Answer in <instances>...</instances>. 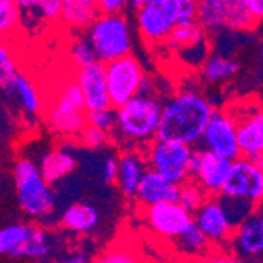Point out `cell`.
<instances>
[{"instance_id":"cell-1","label":"cell","mask_w":263,"mask_h":263,"mask_svg":"<svg viewBox=\"0 0 263 263\" xmlns=\"http://www.w3.org/2000/svg\"><path fill=\"white\" fill-rule=\"evenodd\" d=\"M213 112L214 106L203 93L180 90L164 103L158 137L196 145L200 142Z\"/></svg>"},{"instance_id":"cell-2","label":"cell","mask_w":263,"mask_h":263,"mask_svg":"<svg viewBox=\"0 0 263 263\" xmlns=\"http://www.w3.org/2000/svg\"><path fill=\"white\" fill-rule=\"evenodd\" d=\"M164 104L156 95H143L117 107V123L112 134L129 143H140L142 150L158 137Z\"/></svg>"},{"instance_id":"cell-3","label":"cell","mask_w":263,"mask_h":263,"mask_svg":"<svg viewBox=\"0 0 263 263\" xmlns=\"http://www.w3.org/2000/svg\"><path fill=\"white\" fill-rule=\"evenodd\" d=\"M87 104L76 81L65 79L44 109L46 123L52 133L63 139H78L87 126Z\"/></svg>"},{"instance_id":"cell-4","label":"cell","mask_w":263,"mask_h":263,"mask_svg":"<svg viewBox=\"0 0 263 263\" xmlns=\"http://www.w3.org/2000/svg\"><path fill=\"white\" fill-rule=\"evenodd\" d=\"M13 178L21 210L35 219L49 216L55 206V197L51 183L43 177L40 164L27 156L17 158L13 167Z\"/></svg>"},{"instance_id":"cell-5","label":"cell","mask_w":263,"mask_h":263,"mask_svg":"<svg viewBox=\"0 0 263 263\" xmlns=\"http://www.w3.org/2000/svg\"><path fill=\"white\" fill-rule=\"evenodd\" d=\"M85 35L93 46L97 59L103 63L131 54V26L123 13H100Z\"/></svg>"},{"instance_id":"cell-6","label":"cell","mask_w":263,"mask_h":263,"mask_svg":"<svg viewBox=\"0 0 263 263\" xmlns=\"http://www.w3.org/2000/svg\"><path fill=\"white\" fill-rule=\"evenodd\" d=\"M143 152H145L150 169H155L178 184H184L193 180L191 162L196 152L193 145L156 137L143 148Z\"/></svg>"},{"instance_id":"cell-7","label":"cell","mask_w":263,"mask_h":263,"mask_svg":"<svg viewBox=\"0 0 263 263\" xmlns=\"http://www.w3.org/2000/svg\"><path fill=\"white\" fill-rule=\"evenodd\" d=\"M197 21L208 35L245 32L257 26L243 0H197Z\"/></svg>"},{"instance_id":"cell-8","label":"cell","mask_w":263,"mask_h":263,"mask_svg":"<svg viewBox=\"0 0 263 263\" xmlns=\"http://www.w3.org/2000/svg\"><path fill=\"white\" fill-rule=\"evenodd\" d=\"M136 24L145 43L165 44L180 24V19L172 0H156V2L137 7Z\"/></svg>"},{"instance_id":"cell-9","label":"cell","mask_w":263,"mask_h":263,"mask_svg":"<svg viewBox=\"0 0 263 263\" xmlns=\"http://www.w3.org/2000/svg\"><path fill=\"white\" fill-rule=\"evenodd\" d=\"M106 78L112 107H120L140 93L143 69L136 57L125 55L106 63Z\"/></svg>"},{"instance_id":"cell-10","label":"cell","mask_w":263,"mask_h":263,"mask_svg":"<svg viewBox=\"0 0 263 263\" xmlns=\"http://www.w3.org/2000/svg\"><path fill=\"white\" fill-rule=\"evenodd\" d=\"M238 126L241 156L255 158L263 155V104L246 100L229 107Z\"/></svg>"},{"instance_id":"cell-11","label":"cell","mask_w":263,"mask_h":263,"mask_svg":"<svg viewBox=\"0 0 263 263\" xmlns=\"http://www.w3.org/2000/svg\"><path fill=\"white\" fill-rule=\"evenodd\" d=\"M200 143L203 150L213 152L230 161L241 156L238 126L229 109H214Z\"/></svg>"},{"instance_id":"cell-12","label":"cell","mask_w":263,"mask_h":263,"mask_svg":"<svg viewBox=\"0 0 263 263\" xmlns=\"http://www.w3.org/2000/svg\"><path fill=\"white\" fill-rule=\"evenodd\" d=\"M221 194L258 205L263 200V169L246 156L233 159Z\"/></svg>"},{"instance_id":"cell-13","label":"cell","mask_w":263,"mask_h":263,"mask_svg":"<svg viewBox=\"0 0 263 263\" xmlns=\"http://www.w3.org/2000/svg\"><path fill=\"white\" fill-rule=\"evenodd\" d=\"M206 32L199 24V21H191L178 24L165 46L169 51L177 54L180 60L186 65L202 68V65L210 57V43L206 40Z\"/></svg>"},{"instance_id":"cell-14","label":"cell","mask_w":263,"mask_h":263,"mask_svg":"<svg viewBox=\"0 0 263 263\" xmlns=\"http://www.w3.org/2000/svg\"><path fill=\"white\" fill-rule=\"evenodd\" d=\"M143 218L156 235L167 240H175L194 222V214L178 202H162L143 206Z\"/></svg>"},{"instance_id":"cell-15","label":"cell","mask_w":263,"mask_h":263,"mask_svg":"<svg viewBox=\"0 0 263 263\" xmlns=\"http://www.w3.org/2000/svg\"><path fill=\"white\" fill-rule=\"evenodd\" d=\"M230 159L202 148L194 152L191 174H193V180L205 189L210 197H213L221 194L222 186L230 174Z\"/></svg>"},{"instance_id":"cell-16","label":"cell","mask_w":263,"mask_h":263,"mask_svg":"<svg viewBox=\"0 0 263 263\" xmlns=\"http://www.w3.org/2000/svg\"><path fill=\"white\" fill-rule=\"evenodd\" d=\"M194 222L213 245H224L232 241L236 230L232 226L218 196L208 197L206 202L194 213Z\"/></svg>"},{"instance_id":"cell-17","label":"cell","mask_w":263,"mask_h":263,"mask_svg":"<svg viewBox=\"0 0 263 263\" xmlns=\"http://www.w3.org/2000/svg\"><path fill=\"white\" fill-rule=\"evenodd\" d=\"M74 78L82 90L88 110H97L112 106L107 88L106 63L98 60L91 65L78 68Z\"/></svg>"},{"instance_id":"cell-18","label":"cell","mask_w":263,"mask_h":263,"mask_svg":"<svg viewBox=\"0 0 263 263\" xmlns=\"http://www.w3.org/2000/svg\"><path fill=\"white\" fill-rule=\"evenodd\" d=\"M180 194L181 184L169 180L155 169H148L140 181L136 199L142 206H152L162 202H178Z\"/></svg>"},{"instance_id":"cell-19","label":"cell","mask_w":263,"mask_h":263,"mask_svg":"<svg viewBox=\"0 0 263 263\" xmlns=\"http://www.w3.org/2000/svg\"><path fill=\"white\" fill-rule=\"evenodd\" d=\"M147 158L137 150L125 152L122 156H118V187L122 193L129 197L136 199L140 181L145 175L147 169Z\"/></svg>"},{"instance_id":"cell-20","label":"cell","mask_w":263,"mask_h":263,"mask_svg":"<svg viewBox=\"0 0 263 263\" xmlns=\"http://www.w3.org/2000/svg\"><path fill=\"white\" fill-rule=\"evenodd\" d=\"M235 254L238 257H258L263 254V216L251 214V216L236 227L232 241Z\"/></svg>"},{"instance_id":"cell-21","label":"cell","mask_w":263,"mask_h":263,"mask_svg":"<svg viewBox=\"0 0 263 263\" xmlns=\"http://www.w3.org/2000/svg\"><path fill=\"white\" fill-rule=\"evenodd\" d=\"M16 2L21 10L22 27L60 22L63 0H16Z\"/></svg>"},{"instance_id":"cell-22","label":"cell","mask_w":263,"mask_h":263,"mask_svg":"<svg viewBox=\"0 0 263 263\" xmlns=\"http://www.w3.org/2000/svg\"><path fill=\"white\" fill-rule=\"evenodd\" d=\"M5 93H10L19 106L30 115H38L43 110V97L36 84L26 74L19 71L10 87L4 88Z\"/></svg>"},{"instance_id":"cell-23","label":"cell","mask_w":263,"mask_h":263,"mask_svg":"<svg viewBox=\"0 0 263 263\" xmlns=\"http://www.w3.org/2000/svg\"><path fill=\"white\" fill-rule=\"evenodd\" d=\"M100 13L101 11L97 5L87 4L84 0H63L60 22L71 30L87 32Z\"/></svg>"},{"instance_id":"cell-24","label":"cell","mask_w":263,"mask_h":263,"mask_svg":"<svg viewBox=\"0 0 263 263\" xmlns=\"http://www.w3.org/2000/svg\"><path fill=\"white\" fill-rule=\"evenodd\" d=\"M76 158L65 148H55L47 152L41 162L40 169L43 172V177L47 180V183H57L59 180L65 178L76 169Z\"/></svg>"},{"instance_id":"cell-25","label":"cell","mask_w":263,"mask_h":263,"mask_svg":"<svg viewBox=\"0 0 263 263\" xmlns=\"http://www.w3.org/2000/svg\"><path fill=\"white\" fill-rule=\"evenodd\" d=\"M175 248L187 258H199L211 254L213 243L199 229V226L193 222L178 238H175Z\"/></svg>"},{"instance_id":"cell-26","label":"cell","mask_w":263,"mask_h":263,"mask_svg":"<svg viewBox=\"0 0 263 263\" xmlns=\"http://www.w3.org/2000/svg\"><path fill=\"white\" fill-rule=\"evenodd\" d=\"M100 222V213L97 208L85 203H74L66 208L62 216V224L78 233H87L93 230Z\"/></svg>"},{"instance_id":"cell-27","label":"cell","mask_w":263,"mask_h":263,"mask_svg":"<svg viewBox=\"0 0 263 263\" xmlns=\"http://www.w3.org/2000/svg\"><path fill=\"white\" fill-rule=\"evenodd\" d=\"M240 68L241 65L236 60L222 54H213L202 65V78L208 84H222L235 76Z\"/></svg>"},{"instance_id":"cell-28","label":"cell","mask_w":263,"mask_h":263,"mask_svg":"<svg viewBox=\"0 0 263 263\" xmlns=\"http://www.w3.org/2000/svg\"><path fill=\"white\" fill-rule=\"evenodd\" d=\"M35 229L36 226L30 224H11L4 227L0 230V252L13 257L16 251L32 236Z\"/></svg>"},{"instance_id":"cell-29","label":"cell","mask_w":263,"mask_h":263,"mask_svg":"<svg viewBox=\"0 0 263 263\" xmlns=\"http://www.w3.org/2000/svg\"><path fill=\"white\" fill-rule=\"evenodd\" d=\"M22 29L21 10L16 0H0V32L8 40Z\"/></svg>"},{"instance_id":"cell-30","label":"cell","mask_w":263,"mask_h":263,"mask_svg":"<svg viewBox=\"0 0 263 263\" xmlns=\"http://www.w3.org/2000/svg\"><path fill=\"white\" fill-rule=\"evenodd\" d=\"M218 197H219V200L227 213V216L235 229L240 227L251 214H254L252 211H254L255 205L252 202H248L245 199H238V197L224 196V194H219Z\"/></svg>"},{"instance_id":"cell-31","label":"cell","mask_w":263,"mask_h":263,"mask_svg":"<svg viewBox=\"0 0 263 263\" xmlns=\"http://www.w3.org/2000/svg\"><path fill=\"white\" fill-rule=\"evenodd\" d=\"M91 263H145L140 254L128 243H115L103 254H100Z\"/></svg>"},{"instance_id":"cell-32","label":"cell","mask_w":263,"mask_h":263,"mask_svg":"<svg viewBox=\"0 0 263 263\" xmlns=\"http://www.w3.org/2000/svg\"><path fill=\"white\" fill-rule=\"evenodd\" d=\"M68 55H69V60L78 68H82V66H87V65H91L95 62H98L97 59V54H95V49L90 43V40L82 35L73 38L69 44V49H68Z\"/></svg>"},{"instance_id":"cell-33","label":"cell","mask_w":263,"mask_h":263,"mask_svg":"<svg viewBox=\"0 0 263 263\" xmlns=\"http://www.w3.org/2000/svg\"><path fill=\"white\" fill-rule=\"evenodd\" d=\"M47 254H49V245H47V240H46V233L44 230L36 227L32 236L16 251L13 257L14 258H43Z\"/></svg>"},{"instance_id":"cell-34","label":"cell","mask_w":263,"mask_h":263,"mask_svg":"<svg viewBox=\"0 0 263 263\" xmlns=\"http://www.w3.org/2000/svg\"><path fill=\"white\" fill-rule=\"evenodd\" d=\"M210 196L205 193V189L196 183L194 180H189L187 183L181 184V194H180V200L178 203H181L187 211L196 213L208 199Z\"/></svg>"},{"instance_id":"cell-35","label":"cell","mask_w":263,"mask_h":263,"mask_svg":"<svg viewBox=\"0 0 263 263\" xmlns=\"http://www.w3.org/2000/svg\"><path fill=\"white\" fill-rule=\"evenodd\" d=\"M17 73H19V69H17L14 54L4 43L2 47H0V84H2V88L10 87L14 78L17 76Z\"/></svg>"},{"instance_id":"cell-36","label":"cell","mask_w":263,"mask_h":263,"mask_svg":"<svg viewBox=\"0 0 263 263\" xmlns=\"http://www.w3.org/2000/svg\"><path fill=\"white\" fill-rule=\"evenodd\" d=\"M115 123H117V109L112 106L97 110H88L87 114V125L100 128L106 133L112 134V131L115 129Z\"/></svg>"},{"instance_id":"cell-37","label":"cell","mask_w":263,"mask_h":263,"mask_svg":"<svg viewBox=\"0 0 263 263\" xmlns=\"http://www.w3.org/2000/svg\"><path fill=\"white\" fill-rule=\"evenodd\" d=\"M109 137H110V133H106L100 128L87 125L84 131L81 133V136L78 137V140L90 150H98V148H103L109 142Z\"/></svg>"},{"instance_id":"cell-38","label":"cell","mask_w":263,"mask_h":263,"mask_svg":"<svg viewBox=\"0 0 263 263\" xmlns=\"http://www.w3.org/2000/svg\"><path fill=\"white\" fill-rule=\"evenodd\" d=\"M177 8L180 24L197 21V0H172Z\"/></svg>"},{"instance_id":"cell-39","label":"cell","mask_w":263,"mask_h":263,"mask_svg":"<svg viewBox=\"0 0 263 263\" xmlns=\"http://www.w3.org/2000/svg\"><path fill=\"white\" fill-rule=\"evenodd\" d=\"M184 263H246V261L238 255L218 252V254H210V255L199 257V258H187Z\"/></svg>"},{"instance_id":"cell-40","label":"cell","mask_w":263,"mask_h":263,"mask_svg":"<svg viewBox=\"0 0 263 263\" xmlns=\"http://www.w3.org/2000/svg\"><path fill=\"white\" fill-rule=\"evenodd\" d=\"M129 4H131V0H98V8L101 13L118 14V13H123Z\"/></svg>"},{"instance_id":"cell-41","label":"cell","mask_w":263,"mask_h":263,"mask_svg":"<svg viewBox=\"0 0 263 263\" xmlns=\"http://www.w3.org/2000/svg\"><path fill=\"white\" fill-rule=\"evenodd\" d=\"M103 180L106 183H114L118 178V158L115 156H107L103 162V171H101Z\"/></svg>"},{"instance_id":"cell-42","label":"cell","mask_w":263,"mask_h":263,"mask_svg":"<svg viewBox=\"0 0 263 263\" xmlns=\"http://www.w3.org/2000/svg\"><path fill=\"white\" fill-rule=\"evenodd\" d=\"M243 4L257 24L263 21V0H243Z\"/></svg>"},{"instance_id":"cell-43","label":"cell","mask_w":263,"mask_h":263,"mask_svg":"<svg viewBox=\"0 0 263 263\" xmlns=\"http://www.w3.org/2000/svg\"><path fill=\"white\" fill-rule=\"evenodd\" d=\"M57 263H88V258L84 254H76L73 257H69L66 260H62V261H57Z\"/></svg>"},{"instance_id":"cell-44","label":"cell","mask_w":263,"mask_h":263,"mask_svg":"<svg viewBox=\"0 0 263 263\" xmlns=\"http://www.w3.org/2000/svg\"><path fill=\"white\" fill-rule=\"evenodd\" d=\"M150 2H156V0H131V4H133L134 7H142V5L150 4Z\"/></svg>"},{"instance_id":"cell-45","label":"cell","mask_w":263,"mask_h":263,"mask_svg":"<svg viewBox=\"0 0 263 263\" xmlns=\"http://www.w3.org/2000/svg\"><path fill=\"white\" fill-rule=\"evenodd\" d=\"M252 161L257 164V165H260L261 169H263V155H258V156H255V158H252Z\"/></svg>"},{"instance_id":"cell-46","label":"cell","mask_w":263,"mask_h":263,"mask_svg":"<svg viewBox=\"0 0 263 263\" xmlns=\"http://www.w3.org/2000/svg\"><path fill=\"white\" fill-rule=\"evenodd\" d=\"M84 2L91 4V5H97V7H98V0H84Z\"/></svg>"},{"instance_id":"cell-47","label":"cell","mask_w":263,"mask_h":263,"mask_svg":"<svg viewBox=\"0 0 263 263\" xmlns=\"http://www.w3.org/2000/svg\"><path fill=\"white\" fill-rule=\"evenodd\" d=\"M260 60L263 62V46H261V49H260Z\"/></svg>"}]
</instances>
